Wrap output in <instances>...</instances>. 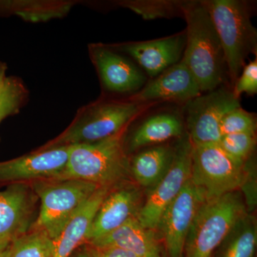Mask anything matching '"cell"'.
Segmentation results:
<instances>
[{
    "label": "cell",
    "mask_w": 257,
    "mask_h": 257,
    "mask_svg": "<svg viewBox=\"0 0 257 257\" xmlns=\"http://www.w3.org/2000/svg\"><path fill=\"white\" fill-rule=\"evenodd\" d=\"M182 10L187 23L182 61L192 72L202 93L214 90L229 77L220 40L202 1H184Z\"/></svg>",
    "instance_id": "cell-1"
},
{
    "label": "cell",
    "mask_w": 257,
    "mask_h": 257,
    "mask_svg": "<svg viewBox=\"0 0 257 257\" xmlns=\"http://www.w3.org/2000/svg\"><path fill=\"white\" fill-rule=\"evenodd\" d=\"M224 50L228 75L234 86L250 54L256 55L257 31L248 2L204 0Z\"/></svg>",
    "instance_id": "cell-2"
},
{
    "label": "cell",
    "mask_w": 257,
    "mask_h": 257,
    "mask_svg": "<svg viewBox=\"0 0 257 257\" xmlns=\"http://www.w3.org/2000/svg\"><path fill=\"white\" fill-rule=\"evenodd\" d=\"M121 135V132L96 143L71 145L65 167L55 180L77 179L109 187L126 178L130 162Z\"/></svg>",
    "instance_id": "cell-3"
},
{
    "label": "cell",
    "mask_w": 257,
    "mask_h": 257,
    "mask_svg": "<svg viewBox=\"0 0 257 257\" xmlns=\"http://www.w3.org/2000/svg\"><path fill=\"white\" fill-rule=\"evenodd\" d=\"M246 214L236 191L204 201L198 209L184 246L185 257H212L240 218Z\"/></svg>",
    "instance_id": "cell-4"
},
{
    "label": "cell",
    "mask_w": 257,
    "mask_h": 257,
    "mask_svg": "<svg viewBox=\"0 0 257 257\" xmlns=\"http://www.w3.org/2000/svg\"><path fill=\"white\" fill-rule=\"evenodd\" d=\"M99 187L77 179L37 181L33 188L41 205L34 229L45 231L55 240Z\"/></svg>",
    "instance_id": "cell-5"
},
{
    "label": "cell",
    "mask_w": 257,
    "mask_h": 257,
    "mask_svg": "<svg viewBox=\"0 0 257 257\" xmlns=\"http://www.w3.org/2000/svg\"><path fill=\"white\" fill-rule=\"evenodd\" d=\"M244 163L228 155L218 143L193 145L191 182L205 201L222 197L242 185Z\"/></svg>",
    "instance_id": "cell-6"
},
{
    "label": "cell",
    "mask_w": 257,
    "mask_h": 257,
    "mask_svg": "<svg viewBox=\"0 0 257 257\" xmlns=\"http://www.w3.org/2000/svg\"><path fill=\"white\" fill-rule=\"evenodd\" d=\"M144 105L130 101H110L92 106L45 148L96 143L114 136L121 133Z\"/></svg>",
    "instance_id": "cell-7"
},
{
    "label": "cell",
    "mask_w": 257,
    "mask_h": 257,
    "mask_svg": "<svg viewBox=\"0 0 257 257\" xmlns=\"http://www.w3.org/2000/svg\"><path fill=\"white\" fill-rule=\"evenodd\" d=\"M193 145L189 135L181 138L175 147L170 168L147 196L145 204L139 209L137 219L147 229L158 228L167 208L178 196L191 177Z\"/></svg>",
    "instance_id": "cell-8"
},
{
    "label": "cell",
    "mask_w": 257,
    "mask_h": 257,
    "mask_svg": "<svg viewBox=\"0 0 257 257\" xmlns=\"http://www.w3.org/2000/svg\"><path fill=\"white\" fill-rule=\"evenodd\" d=\"M239 98L232 90L221 86L186 103V122L193 145L219 143L223 117L239 107Z\"/></svg>",
    "instance_id": "cell-9"
},
{
    "label": "cell",
    "mask_w": 257,
    "mask_h": 257,
    "mask_svg": "<svg viewBox=\"0 0 257 257\" xmlns=\"http://www.w3.org/2000/svg\"><path fill=\"white\" fill-rule=\"evenodd\" d=\"M204 197L189 179L161 218L158 228L169 257H182L189 229Z\"/></svg>",
    "instance_id": "cell-10"
},
{
    "label": "cell",
    "mask_w": 257,
    "mask_h": 257,
    "mask_svg": "<svg viewBox=\"0 0 257 257\" xmlns=\"http://www.w3.org/2000/svg\"><path fill=\"white\" fill-rule=\"evenodd\" d=\"M70 149L71 145L50 147L0 162V182L55 179L65 167Z\"/></svg>",
    "instance_id": "cell-11"
},
{
    "label": "cell",
    "mask_w": 257,
    "mask_h": 257,
    "mask_svg": "<svg viewBox=\"0 0 257 257\" xmlns=\"http://www.w3.org/2000/svg\"><path fill=\"white\" fill-rule=\"evenodd\" d=\"M201 94L197 80L181 60L147 82L130 101L140 104L160 100L187 103Z\"/></svg>",
    "instance_id": "cell-12"
},
{
    "label": "cell",
    "mask_w": 257,
    "mask_h": 257,
    "mask_svg": "<svg viewBox=\"0 0 257 257\" xmlns=\"http://www.w3.org/2000/svg\"><path fill=\"white\" fill-rule=\"evenodd\" d=\"M33 207V196L26 184L17 183L0 191V248H10L28 232Z\"/></svg>",
    "instance_id": "cell-13"
},
{
    "label": "cell",
    "mask_w": 257,
    "mask_h": 257,
    "mask_svg": "<svg viewBox=\"0 0 257 257\" xmlns=\"http://www.w3.org/2000/svg\"><path fill=\"white\" fill-rule=\"evenodd\" d=\"M186 45L185 31L150 41L130 42L120 48L136 61L153 79L182 60Z\"/></svg>",
    "instance_id": "cell-14"
},
{
    "label": "cell",
    "mask_w": 257,
    "mask_h": 257,
    "mask_svg": "<svg viewBox=\"0 0 257 257\" xmlns=\"http://www.w3.org/2000/svg\"><path fill=\"white\" fill-rule=\"evenodd\" d=\"M93 58L103 84L107 90L116 93L138 92L147 78L138 66L110 49H94Z\"/></svg>",
    "instance_id": "cell-15"
},
{
    "label": "cell",
    "mask_w": 257,
    "mask_h": 257,
    "mask_svg": "<svg viewBox=\"0 0 257 257\" xmlns=\"http://www.w3.org/2000/svg\"><path fill=\"white\" fill-rule=\"evenodd\" d=\"M139 200L140 194L134 187H121L109 192L94 216L88 233L87 242L109 234L130 218L136 216Z\"/></svg>",
    "instance_id": "cell-16"
},
{
    "label": "cell",
    "mask_w": 257,
    "mask_h": 257,
    "mask_svg": "<svg viewBox=\"0 0 257 257\" xmlns=\"http://www.w3.org/2000/svg\"><path fill=\"white\" fill-rule=\"evenodd\" d=\"M92 247H115L131 251L140 257H163L154 230L144 227L136 216L130 218L109 234L88 243Z\"/></svg>",
    "instance_id": "cell-17"
},
{
    "label": "cell",
    "mask_w": 257,
    "mask_h": 257,
    "mask_svg": "<svg viewBox=\"0 0 257 257\" xmlns=\"http://www.w3.org/2000/svg\"><path fill=\"white\" fill-rule=\"evenodd\" d=\"M109 187H99L92 197L67 223L55 241L53 257H69L79 245L87 242L88 233Z\"/></svg>",
    "instance_id": "cell-18"
},
{
    "label": "cell",
    "mask_w": 257,
    "mask_h": 257,
    "mask_svg": "<svg viewBox=\"0 0 257 257\" xmlns=\"http://www.w3.org/2000/svg\"><path fill=\"white\" fill-rule=\"evenodd\" d=\"M184 121L178 113L162 111L149 116L135 130L128 147L135 151L141 147L159 145L171 139L181 138L184 133Z\"/></svg>",
    "instance_id": "cell-19"
},
{
    "label": "cell",
    "mask_w": 257,
    "mask_h": 257,
    "mask_svg": "<svg viewBox=\"0 0 257 257\" xmlns=\"http://www.w3.org/2000/svg\"><path fill=\"white\" fill-rule=\"evenodd\" d=\"M175 147L158 145L135 155L130 162V172L140 185L152 188L170 168Z\"/></svg>",
    "instance_id": "cell-20"
},
{
    "label": "cell",
    "mask_w": 257,
    "mask_h": 257,
    "mask_svg": "<svg viewBox=\"0 0 257 257\" xmlns=\"http://www.w3.org/2000/svg\"><path fill=\"white\" fill-rule=\"evenodd\" d=\"M256 243V221L245 214L221 243L216 257H254Z\"/></svg>",
    "instance_id": "cell-21"
},
{
    "label": "cell",
    "mask_w": 257,
    "mask_h": 257,
    "mask_svg": "<svg viewBox=\"0 0 257 257\" xmlns=\"http://www.w3.org/2000/svg\"><path fill=\"white\" fill-rule=\"evenodd\" d=\"M54 251V239L45 231L34 229L13 241L9 257H53Z\"/></svg>",
    "instance_id": "cell-22"
},
{
    "label": "cell",
    "mask_w": 257,
    "mask_h": 257,
    "mask_svg": "<svg viewBox=\"0 0 257 257\" xmlns=\"http://www.w3.org/2000/svg\"><path fill=\"white\" fill-rule=\"evenodd\" d=\"M184 1L174 0H138L121 3V6L133 10L147 20L172 18L182 14Z\"/></svg>",
    "instance_id": "cell-23"
},
{
    "label": "cell",
    "mask_w": 257,
    "mask_h": 257,
    "mask_svg": "<svg viewBox=\"0 0 257 257\" xmlns=\"http://www.w3.org/2000/svg\"><path fill=\"white\" fill-rule=\"evenodd\" d=\"M256 142V133H243L224 135L218 144L230 156L245 162L253 155Z\"/></svg>",
    "instance_id": "cell-24"
},
{
    "label": "cell",
    "mask_w": 257,
    "mask_h": 257,
    "mask_svg": "<svg viewBox=\"0 0 257 257\" xmlns=\"http://www.w3.org/2000/svg\"><path fill=\"white\" fill-rule=\"evenodd\" d=\"M219 128L221 137L231 134L256 133V117L252 113L239 106L225 115Z\"/></svg>",
    "instance_id": "cell-25"
},
{
    "label": "cell",
    "mask_w": 257,
    "mask_h": 257,
    "mask_svg": "<svg viewBox=\"0 0 257 257\" xmlns=\"http://www.w3.org/2000/svg\"><path fill=\"white\" fill-rule=\"evenodd\" d=\"M25 98V88L18 79L8 77L0 93V123L18 112Z\"/></svg>",
    "instance_id": "cell-26"
},
{
    "label": "cell",
    "mask_w": 257,
    "mask_h": 257,
    "mask_svg": "<svg viewBox=\"0 0 257 257\" xmlns=\"http://www.w3.org/2000/svg\"><path fill=\"white\" fill-rule=\"evenodd\" d=\"M232 92L236 97L239 98L243 93L256 94L257 93V60L244 66L239 78L233 86Z\"/></svg>",
    "instance_id": "cell-27"
},
{
    "label": "cell",
    "mask_w": 257,
    "mask_h": 257,
    "mask_svg": "<svg viewBox=\"0 0 257 257\" xmlns=\"http://www.w3.org/2000/svg\"><path fill=\"white\" fill-rule=\"evenodd\" d=\"M89 253L92 257H140L131 251L115 247H92Z\"/></svg>",
    "instance_id": "cell-28"
},
{
    "label": "cell",
    "mask_w": 257,
    "mask_h": 257,
    "mask_svg": "<svg viewBox=\"0 0 257 257\" xmlns=\"http://www.w3.org/2000/svg\"><path fill=\"white\" fill-rule=\"evenodd\" d=\"M6 65L3 62H0V93L4 89L7 79L8 78L6 77Z\"/></svg>",
    "instance_id": "cell-29"
},
{
    "label": "cell",
    "mask_w": 257,
    "mask_h": 257,
    "mask_svg": "<svg viewBox=\"0 0 257 257\" xmlns=\"http://www.w3.org/2000/svg\"><path fill=\"white\" fill-rule=\"evenodd\" d=\"M10 247L8 248H0V257H9Z\"/></svg>",
    "instance_id": "cell-30"
},
{
    "label": "cell",
    "mask_w": 257,
    "mask_h": 257,
    "mask_svg": "<svg viewBox=\"0 0 257 257\" xmlns=\"http://www.w3.org/2000/svg\"><path fill=\"white\" fill-rule=\"evenodd\" d=\"M74 257H92L89 253H79L78 255Z\"/></svg>",
    "instance_id": "cell-31"
},
{
    "label": "cell",
    "mask_w": 257,
    "mask_h": 257,
    "mask_svg": "<svg viewBox=\"0 0 257 257\" xmlns=\"http://www.w3.org/2000/svg\"><path fill=\"white\" fill-rule=\"evenodd\" d=\"M163 257H167V255L165 254V255H164Z\"/></svg>",
    "instance_id": "cell-32"
}]
</instances>
